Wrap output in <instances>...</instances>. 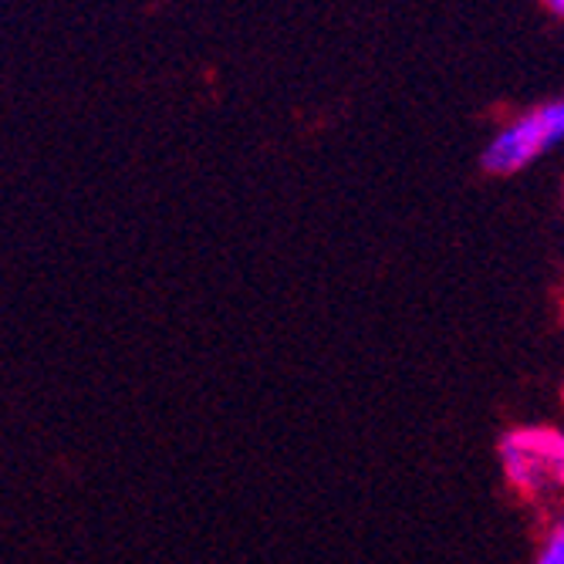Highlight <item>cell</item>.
I'll return each instance as SVG.
<instances>
[{
  "label": "cell",
  "mask_w": 564,
  "mask_h": 564,
  "mask_svg": "<svg viewBox=\"0 0 564 564\" xmlns=\"http://www.w3.org/2000/svg\"><path fill=\"white\" fill-rule=\"evenodd\" d=\"M497 467L503 484L528 503L551 500L564 490V430L514 426L497 443Z\"/></svg>",
  "instance_id": "cell-1"
},
{
  "label": "cell",
  "mask_w": 564,
  "mask_h": 564,
  "mask_svg": "<svg viewBox=\"0 0 564 564\" xmlns=\"http://www.w3.org/2000/svg\"><path fill=\"white\" fill-rule=\"evenodd\" d=\"M564 145V95L507 119L484 145L480 170L490 176H518Z\"/></svg>",
  "instance_id": "cell-2"
},
{
  "label": "cell",
  "mask_w": 564,
  "mask_h": 564,
  "mask_svg": "<svg viewBox=\"0 0 564 564\" xmlns=\"http://www.w3.org/2000/svg\"><path fill=\"white\" fill-rule=\"evenodd\" d=\"M531 564H564V518H557L544 528Z\"/></svg>",
  "instance_id": "cell-3"
},
{
  "label": "cell",
  "mask_w": 564,
  "mask_h": 564,
  "mask_svg": "<svg viewBox=\"0 0 564 564\" xmlns=\"http://www.w3.org/2000/svg\"><path fill=\"white\" fill-rule=\"evenodd\" d=\"M544 8H547L554 18H561V21H564V0H544Z\"/></svg>",
  "instance_id": "cell-4"
}]
</instances>
